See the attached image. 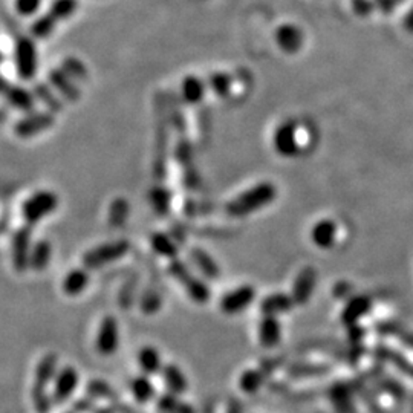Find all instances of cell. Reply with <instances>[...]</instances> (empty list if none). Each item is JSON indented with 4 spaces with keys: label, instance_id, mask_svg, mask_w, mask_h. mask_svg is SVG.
<instances>
[{
    "label": "cell",
    "instance_id": "cell-15",
    "mask_svg": "<svg viewBox=\"0 0 413 413\" xmlns=\"http://www.w3.org/2000/svg\"><path fill=\"white\" fill-rule=\"evenodd\" d=\"M338 228L334 220L323 219L312 227L311 230V240L312 244L321 250H329L336 245Z\"/></svg>",
    "mask_w": 413,
    "mask_h": 413
},
{
    "label": "cell",
    "instance_id": "cell-23",
    "mask_svg": "<svg viewBox=\"0 0 413 413\" xmlns=\"http://www.w3.org/2000/svg\"><path fill=\"white\" fill-rule=\"evenodd\" d=\"M89 285V274L83 268L73 269L63 280V293L66 296L75 297L80 296Z\"/></svg>",
    "mask_w": 413,
    "mask_h": 413
},
{
    "label": "cell",
    "instance_id": "cell-2",
    "mask_svg": "<svg viewBox=\"0 0 413 413\" xmlns=\"http://www.w3.org/2000/svg\"><path fill=\"white\" fill-rule=\"evenodd\" d=\"M57 361H58L57 355L54 354H46L38 361V366L36 369L34 386L31 392L34 409L37 410V413H49V409H51V399H49L46 394V387L57 375L55 374Z\"/></svg>",
    "mask_w": 413,
    "mask_h": 413
},
{
    "label": "cell",
    "instance_id": "cell-42",
    "mask_svg": "<svg viewBox=\"0 0 413 413\" xmlns=\"http://www.w3.org/2000/svg\"><path fill=\"white\" fill-rule=\"evenodd\" d=\"M348 289H350L349 284H346V281H338V284L334 286V296L336 297H345L350 293V291H348Z\"/></svg>",
    "mask_w": 413,
    "mask_h": 413
},
{
    "label": "cell",
    "instance_id": "cell-25",
    "mask_svg": "<svg viewBox=\"0 0 413 413\" xmlns=\"http://www.w3.org/2000/svg\"><path fill=\"white\" fill-rule=\"evenodd\" d=\"M181 90H183V97L187 103L196 104L203 102L205 97V83L196 75H188L184 78Z\"/></svg>",
    "mask_w": 413,
    "mask_h": 413
},
{
    "label": "cell",
    "instance_id": "cell-5",
    "mask_svg": "<svg viewBox=\"0 0 413 413\" xmlns=\"http://www.w3.org/2000/svg\"><path fill=\"white\" fill-rule=\"evenodd\" d=\"M58 207V198L54 191L40 190L29 196L22 207V215L28 225H34L55 211Z\"/></svg>",
    "mask_w": 413,
    "mask_h": 413
},
{
    "label": "cell",
    "instance_id": "cell-9",
    "mask_svg": "<svg viewBox=\"0 0 413 413\" xmlns=\"http://www.w3.org/2000/svg\"><path fill=\"white\" fill-rule=\"evenodd\" d=\"M254 300H256V288L251 285H242L224 294L222 299H220L219 306L224 314L235 316L251 306Z\"/></svg>",
    "mask_w": 413,
    "mask_h": 413
},
{
    "label": "cell",
    "instance_id": "cell-13",
    "mask_svg": "<svg viewBox=\"0 0 413 413\" xmlns=\"http://www.w3.org/2000/svg\"><path fill=\"white\" fill-rule=\"evenodd\" d=\"M29 256H31V230L23 227L17 230L13 237V264L16 271L23 273L29 268Z\"/></svg>",
    "mask_w": 413,
    "mask_h": 413
},
{
    "label": "cell",
    "instance_id": "cell-38",
    "mask_svg": "<svg viewBox=\"0 0 413 413\" xmlns=\"http://www.w3.org/2000/svg\"><path fill=\"white\" fill-rule=\"evenodd\" d=\"M87 392H89V395H92L94 398H106V399L118 398L115 395V392L112 390V387H110L107 382H104L102 380L90 381L87 385Z\"/></svg>",
    "mask_w": 413,
    "mask_h": 413
},
{
    "label": "cell",
    "instance_id": "cell-22",
    "mask_svg": "<svg viewBox=\"0 0 413 413\" xmlns=\"http://www.w3.org/2000/svg\"><path fill=\"white\" fill-rule=\"evenodd\" d=\"M138 366L147 377L155 375L163 370V361H161L158 349L154 346L141 348L138 352Z\"/></svg>",
    "mask_w": 413,
    "mask_h": 413
},
{
    "label": "cell",
    "instance_id": "cell-46",
    "mask_svg": "<svg viewBox=\"0 0 413 413\" xmlns=\"http://www.w3.org/2000/svg\"><path fill=\"white\" fill-rule=\"evenodd\" d=\"M2 60H4V55H2V53H0V62H2Z\"/></svg>",
    "mask_w": 413,
    "mask_h": 413
},
{
    "label": "cell",
    "instance_id": "cell-14",
    "mask_svg": "<svg viewBox=\"0 0 413 413\" xmlns=\"http://www.w3.org/2000/svg\"><path fill=\"white\" fill-rule=\"evenodd\" d=\"M276 42L281 51L286 54L299 53L305 42V36L301 29L293 23L280 25L276 31Z\"/></svg>",
    "mask_w": 413,
    "mask_h": 413
},
{
    "label": "cell",
    "instance_id": "cell-31",
    "mask_svg": "<svg viewBox=\"0 0 413 413\" xmlns=\"http://www.w3.org/2000/svg\"><path fill=\"white\" fill-rule=\"evenodd\" d=\"M233 77L227 73L211 74L208 78V86L219 97H227L233 89Z\"/></svg>",
    "mask_w": 413,
    "mask_h": 413
},
{
    "label": "cell",
    "instance_id": "cell-8",
    "mask_svg": "<svg viewBox=\"0 0 413 413\" xmlns=\"http://www.w3.org/2000/svg\"><path fill=\"white\" fill-rule=\"evenodd\" d=\"M95 348L100 355L110 357L114 355L119 348V326L115 317L107 316L100 323Z\"/></svg>",
    "mask_w": 413,
    "mask_h": 413
},
{
    "label": "cell",
    "instance_id": "cell-44",
    "mask_svg": "<svg viewBox=\"0 0 413 413\" xmlns=\"http://www.w3.org/2000/svg\"><path fill=\"white\" fill-rule=\"evenodd\" d=\"M404 26H406V29L407 31H410V33H413V9L412 11L407 14V17H406V22H404Z\"/></svg>",
    "mask_w": 413,
    "mask_h": 413
},
{
    "label": "cell",
    "instance_id": "cell-12",
    "mask_svg": "<svg viewBox=\"0 0 413 413\" xmlns=\"http://www.w3.org/2000/svg\"><path fill=\"white\" fill-rule=\"evenodd\" d=\"M78 386V372L73 366H66L58 372L54 378L53 399L55 404H63L66 399L73 397Z\"/></svg>",
    "mask_w": 413,
    "mask_h": 413
},
{
    "label": "cell",
    "instance_id": "cell-6",
    "mask_svg": "<svg viewBox=\"0 0 413 413\" xmlns=\"http://www.w3.org/2000/svg\"><path fill=\"white\" fill-rule=\"evenodd\" d=\"M17 74L22 80H31L37 73V48L33 38L20 37L14 49Z\"/></svg>",
    "mask_w": 413,
    "mask_h": 413
},
{
    "label": "cell",
    "instance_id": "cell-41",
    "mask_svg": "<svg viewBox=\"0 0 413 413\" xmlns=\"http://www.w3.org/2000/svg\"><path fill=\"white\" fill-rule=\"evenodd\" d=\"M352 6H354V11L363 17L372 11V6L368 0H352Z\"/></svg>",
    "mask_w": 413,
    "mask_h": 413
},
{
    "label": "cell",
    "instance_id": "cell-28",
    "mask_svg": "<svg viewBox=\"0 0 413 413\" xmlns=\"http://www.w3.org/2000/svg\"><path fill=\"white\" fill-rule=\"evenodd\" d=\"M150 247H152V250L161 257H167L172 260L178 257L179 250L176 244L164 233H154L150 236Z\"/></svg>",
    "mask_w": 413,
    "mask_h": 413
},
{
    "label": "cell",
    "instance_id": "cell-29",
    "mask_svg": "<svg viewBox=\"0 0 413 413\" xmlns=\"http://www.w3.org/2000/svg\"><path fill=\"white\" fill-rule=\"evenodd\" d=\"M158 410L161 413H195V409L187 402L181 401L173 394H164L161 395L156 401Z\"/></svg>",
    "mask_w": 413,
    "mask_h": 413
},
{
    "label": "cell",
    "instance_id": "cell-30",
    "mask_svg": "<svg viewBox=\"0 0 413 413\" xmlns=\"http://www.w3.org/2000/svg\"><path fill=\"white\" fill-rule=\"evenodd\" d=\"M265 382V374L262 370L248 369L239 378V387L245 394H256Z\"/></svg>",
    "mask_w": 413,
    "mask_h": 413
},
{
    "label": "cell",
    "instance_id": "cell-36",
    "mask_svg": "<svg viewBox=\"0 0 413 413\" xmlns=\"http://www.w3.org/2000/svg\"><path fill=\"white\" fill-rule=\"evenodd\" d=\"M62 69L73 80H80V82L87 80V68L75 57H66L62 63Z\"/></svg>",
    "mask_w": 413,
    "mask_h": 413
},
{
    "label": "cell",
    "instance_id": "cell-33",
    "mask_svg": "<svg viewBox=\"0 0 413 413\" xmlns=\"http://www.w3.org/2000/svg\"><path fill=\"white\" fill-rule=\"evenodd\" d=\"M77 8H78L77 0H54L51 8H49V14H51L57 22H60V20H65L69 18L70 16H74Z\"/></svg>",
    "mask_w": 413,
    "mask_h": 413
},
{
    "label": "cell",
    "instance_id": "cell-20",
    "mask_svg": "<svg viewBox=\"0 0 413 413\" xmlns=\"http://www.w3.org/2000/svg\"><path fill=\"white\" fill-rule=\"evenodd\" d=\"M370 309V299L366 296H357L352 297L348 304L345 305L343 311H341V321L345 325L350 326L357 323V321L368 314Z\"/></svg>",
    "mask_w": 413,
    "mask_h": 413
},
{
    "label": "cell",
    "instance_id": "cell-18",
    "mask_svg": "<svg viewBox=\"0 0 413 413\" xmlns=\"http://www.w3.org/2000/svg\"><path fill=\"white\" fill-rule=\"evenodd\" d=\"M49 83H51V86H54L58 90V94L65 100H68V102H77V100H80V89L75 86L73 78H70L62 68L53 69L51 73H49Z\"/></svg>",
    "mask_w": 413,
    "mask_h": 413
},
{
    "label": "cell",
    "instance_id": "cell-19",
    "mask_svg": "<svg viewBox=\"0 0 413 413\" xmlns=\"http://www.w3.org/2000/svg\"><path fill=\"white\" fill-rule=\"evenodd\" d=\"M161 375H163L164 385L167 386L168 394H173L176 397L186 394V390L188 387L187 378L184 375V372L181 370L173 363L170 365L163 366V370H161Z\"/></svg>",
    "mask_w": 413,
    "mask_h": 413
},
{
    "label": "cell",
    "instance_id": "cell-24",
    "mask_svg": "<svg viewBox=\"0 0 413 413\" xmlns=\"http://www.w3.org/2000/svg\"><path fill=\"white\" fill-rule=\"evenodd\" d=\"M53 248L48 240H38L31 248V256H29V268L34 271H43L51 260Z\"/></svg>",
    "mask_w": 413,
    "mask_h": 413
},
{
    "label": "cell",
    "instance_id": "cell-39",
    "mask_svg": "<svg viewBox=\"0 0 413 413\" xmlns=\"http://www.w3.org/2000/svg\"><path fill=\"white\" fill-rule=\"evenodd\" d=\"M150 200L158 213H167L170 207V193L164 188H155L150 195Z\"/></svg>",
    "mask_w": 413,
    "mask_h": 413
},
{
    "label": "cell",
    "instance_id": "cell-34",
    "mask_svg": "<svg viewBox=\"0 0 413 413\" xmlns=\"http://www.w3.org/2000/svg\"><path fill=\"white\" fill-rule=\"evenodd\" d=\"M57 26V20L51 14L40 16L31 26V33L36 38H48L54 33Z\"/></svg>",
    "mask_w": 413,
    "mask_h": 413
},
{
    "label": "cell",
    "instance_id": "cell-16",
    "mask_svg": "<svg viewBox=\"0 0 413 413\" xmlns=\"http://www.w3.org/2000/svg\"><path fill=\"white\" fill-rule=\"evenodd\" d=\"M257 336H259V343L264 348L273 349L279 346L281 340V325L279 318L268 317V316L262 317L257 326Z\"/></svg>",
    "mask_w": 413,
    "mask_h": 413
},
{
    "label": "cell",
    "instance_id": "cell-3",
    "mask_svg": "<svg viewBox=\"0 0 413 413\" xmlns=\"http://www.w3.org/2000/svg\"><path fill=\"white\" fill-rule=\"evenodd\" d=\"M168 273L176 281H179V284L183 285L187 296L193 301H196V304L204 305L210 300L211 293H210L208 285L203 279H199L191 273L183 260H179V259L170 260Z\"/></svg>",
    "mask_w": 413,
    "mask_h": 413
},
{
    "label": "cell",
    "instance_id": "cell-37",
    "mask_svg": "<svg viewBox=\"0 0 413 413\" xmlns=\"http://www.w3.org/2000/svg\"><path fill=\"white\" fill-rule=\"evenodd\" d=\"M129 216V204L123 198L115 199L109 208V222L110 225H121Z\"/></svg>",
    "mask_w": 413,
    "mask_h": 413
},
{
    "label": "cell",
    "instance_id": "cell-43",
    "mask_svg": "<svg viewBox=\"0 0 413 413\" xmlns=\"http://www.w3.org/2000/svg\"><path fill=\"white\" fill-rule=\"evenodd\" d=\"M377 4L385 14H390L394 9V0H377Z\"/></svg>",
    "mask_w": 413,
    "mask_h": 413
},
{
    "label": "cell",
    "instance_id": "cell-27",
    "mask_svg": "<svg viewBox=\"0 0 413 413\" xmlns=\"http://www.w3.org/2000/svg\"><path fill=\"white\" fill-rule=\"evenodd\" d=\"M4 97L8 100L9 104L18 110L29 112V110H33L34 107V95L20 86H9Z\"/></svg>",
    "mask_w": 413,
    "mask_h": 413
},
{
    "label": "cell",
    "instance_id": "cell-32",
    "mask_svg": "<svg viewBox=\"0 0 413 413\" xmlns=\"http://www.w3.org/2000/svg\"><path fill=\"white\" fill-rule=\"evenodd\" d=\"M163 306V299H161V294L156 289L149 288L146 289L143 294H141L139 299V308L147 316H152L155 312H158Z\"/></svg>",
    "mask_w": 413,
    "mask_h": 413
},
{
    "label": "cell",
    "instance_id": "cell-21",
    "mask_svg": "<svg viewBox=\"0 0 413 413\" xmlns=\"http://www.w3.org/2000/svg\"><path fill=\"white\" fill-rule=\"evenodd\" d=\"M190 257L193 260L196 268L210 280H218L220 276V268L218 262L211 257L205 250L193 248L190 251Z\"/></svg>",
    "mask_w": 413,
    "mask_h": 413
},
{
    "label": "cell",
    "instance_id": "cell-1",
    "mask_svg": "<svg viewBox=\"0 0 413 413\" xmlns=\"http://www.w3.org/2000/svg\"><path fill=\"white\" fill-rule=\"evenodd\" d=\"M277 196V188L271 183H259L245 190L227 204L225 210L230 216L244 218L269 205Z\"/></svg>",
    "mask_w": 413,
    "mask_h": 413
},
{
    "label": "cell",
    "instance_id": "cell-35",
    "mask_svg": "<svg viewBox=\"0 0 413 413\" xmlns=\"http://www.w3.org/2000/svg\"><path fill=\"white\" fill-rule=\"evenodd\" d=\"M34 95L40 100V102H43V104L49 110H53V112H60V110L63 109L62 102H60V100L53 94V90L46 85H37L34 87Z\"/></svg>",
    "mask_w": 413,
    "mask_h": 413
},
{
    "label": "cell",
    "instance_id": "cell-10",
    "mask_svg": "<svg viewBox=\"0 0 413 413\" xmlns=\"http://www.w3.org/2000/svg\"><path fill=\"white\" fill-rule=\"evenodd\" d=\"M54 115L49 112H38L18 119L14 126V134L18 138H33L54 126Z\"/></svg>",
    "mask_w": 413,
    "mask_h": 413
},
{
    "label": "cell",
    "instance_id": "cell-26",
    "mask_svg": "<svg viewBox=\"0 0 413 413\" xmlns=\"http://www.w3.org/2000/svg\"><path fill=\"white\" fill-rule=\"evenodd\" d=\"M130 392H132L136 402H139V404H147L155 397V386L149 380V377L143 374L130 381Z\"/></svg>",
    "mask_w": 413,
    "mask_h": 413
},
{
    "label": "cell",
    "instance_id": "cell-11",
    "mask_svg": "<svg viewBox=\"0 0 413 413\" xmlns=\"http://www.w3.org/2000/svg\"><path fill=\"white\" fill-rule=\"evenodd\" d=\"M317 285V271L312 267H305L299 271V274L294 279L293 291H291V297H293L294 304L297 306L306 305L309 299L314 294V289Z\"/></svg>",
    "mask_w": 413,
    "mask_h": 413
},
{
    "label": "cell",
    "instance_id": "cell-7",
    "mask_svg": "<svg viewBox=\"0 0 413 413\" xmlns=\"http://www.w3.org/2000/svg\"><path fill=\"white\" fill-rule=\"evenodd\" d=\"M273 144L276 152L285 158H293L300 152L299 124L296 121H285L276 129Z\"/></svg>",
    "mask_w": 413,
    "mask_h": 413
},
{
    "label": "cell",
    "instance_id": "cell-40",
    "mask_svg": "<svg viewBox=\"0 0 413 413\" xmlns=\"http://www.w3.org/2000/svg\"><path fill=\"white\" fill-rule=\"evenodd\" d=\"M40 5H42V0H16L14 2L16 11L25 17L34 16L38 11Z\"/></svg>",
    "mask_w": 413,
    "mask_h": 413
},
{
    "label": "cell",
    "instance_id": "cell-17",
    "mask_svg": "<svg viewBox=\"0 0 413 413\" xmlns=\"http://www.w3.org/2000/svg\"><path fill=\"white\" fill-rule=\"evenodd\" d=\"M296 306L291 294L274 293L267 296L260 301V312L268 317H279L280 314H286Z\"/></svg>",
    "mask_w": 413,
    "mask_h": 413
},
{
    "label": "cell",
    "instance_id": "cell-4",
    "mask_svg": "<svg viewBox=\"0 0 413 413\" xmlns=\"http://www.w3.org/2000/svg\"><path fill=\"white\" fill-rule=\"evenodd\" d=\"M130 250L127 240H112L86 251L83 256V265L86 269H98L115 260L123 259Z\"/></svg>",
    "mask_w": 413,
    "mask_h": 413
},
{
    "label": "cell",
    "instance_id": "cell-45",
    "mask_svg": "<svg viewBox=\"0 0 413 413\" xmlns=\"http://www.w3.org/2000/svg\"><path fill=\"white\" fill-rule=\"evenodd\" d=\"M8 87H9V83L6 82L4 77H0V95H5Z\"/></svg>",
    "mask_w": 413,
    "mask_h": 413
}]
</instances>
